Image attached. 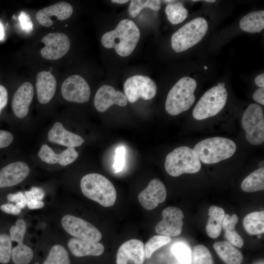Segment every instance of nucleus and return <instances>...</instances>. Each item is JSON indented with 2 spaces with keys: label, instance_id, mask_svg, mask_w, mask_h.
Here are the masks:
<instances>
[{
  "label": "nucleus",
  "instance_id": "obj_1",
  "mask_svg": "<svg viewBox=\"0 0 264 264\" xmlns=\"http://www.w3.org/2000/svg\"><path fill=\"white\" fill-rule=\"evenodd\" d=\"M140 37L136 24L129 19L121 20L115 29L105 33L101 43L106 48H113L121 57L129 56L135 49Z\"/></svg>",
  "mask_w": 264,
  "mask_h": 264
},
{
  "label": "nucleus",
  "instance_id": "obj_2",
  "mask_svg": "<svg viewBox=\"0 0 264 264\" xmlns=\"http://www.w3.org/2000/svg\"><path fill=\"white\" fill-rule=\"evenodd\" d=\"M80 187L85 196L104 207L114 205L116 191L112 183L106 177L97 173L84 176L81 180Z\"/></svg>",
  "mask_w": 264,
  "mask_h": 264
},
{
  "label": "nucleus",
  "instance_id": "obj_3",
  "mask_svg": "<svg viewBox=\"0 0 264 264\" xmlns=\"http://www.w3.org/2000/svg\"><path fill=\"white\" fill-rule=\"evenodd\" d=\"M193 150L199 160L204 164H211L231 157L236 152V145L230 139L217 136L200 141Z\"/></svg>",
  "mask_w": 264,
  "mask_h": 264
},
{
  "label": "nucleus",
  "instance_id": "obj_4",
  "mask_svg": "<svg viewBox=\"0 0 264 264\" xmlns=\"http://www.w3.org/2000/svg\"><path fill=\"white\" fill-rule=\"evenodd\" d=\"M197 87L196 80L186 76L181 78L169 91L166 100L165 109L172 115H176L189 110L195 101L194 92Z\"/></svg>",
  "mask_w": 264,
  "mask_h": 264
},
{
  "label": "nucleus",
  "instance_id": "obj_5",
  "mask_svg": "<svg viewBox=\"0 0 264 264\" xmlns=\"http://www.w3.org/2000/svg\"><path fill=\"white\" fill-rule=\"evenodd\" d=\"M165 169L170 176L176 177L183 174H195L201 168L200 160L195 151L186 146L174 149L166 157Z\"/></svg>",
  "mask_w": 264,
  "mask_h": 264
},
{
  "label": "nucleus",
  "instance_id": "obj_6",
  "mask_svg": "<svg viewBox=\"0 0 264 264\" xmlns=\"http://www.w3.org/2000/svg\"><path fill=\"white\" fill-rule=\"evenodd\" d=\"M206 20L201 17L197 18L187 22L171 37V46L176 52L184 51L199 43L204 37L208 30Z\"/></svg>",
  "mask_w": 264,
  "mask_h": 264
},
{
  "label": "nucleus",
  "instance_id": "obj_7",
  "mask_svg": "<svg viewBox=\"0 0 264 264\" xmlns=\"http://www.w3.org/2000/svg\"><path fill=\"white\" fill-rule=\"evenodd\" d=\"M224 83H219L207 90L200 98L193 111V116L198 120L215 116L224 107L227 92Z\"/></svg>",
  "mask_w": 264,
  "mask_h": 264
},
{
  "label": "nucleus",
  "instance_id": "obj_8",
  "mask_svg": "<svg viewBox=\"0 0 264 264\" xmlns=\"http://www.w3.org/2000/svg\"><path fill=\"white\" fill-rule=\"evenodd\" d=\"M242 125L245 132L246 140L253 145L264 141V115L262 108L257 104H250L243 113Z\"/></svg>",
  "mask_w": 264,
  "mask_h": 264
},
{
  "label": "nucleus",
  "instance_id": "obj_9",
  "mask_svg": "<svg viewBox=\"0 0 264 264\" xmlns=\"http://www.w3.org/2000/svg\"><path fill=\"white\" fill-rule=\"evenodd\" d=\"M157 87L150 77L140 75L129 77L124 84V91L127 100L136 102L139 98L148 100L156 94Z\"/></svg>",
  "mask_w": 264,
  "mask_h": 264
},
{
  "label": "nucleus",
  "instance_id": "obj_10",
  "mask_svg": "<svg viewBox=\"0 0 264 264\" xmlns=\"http://www.w3.org/2000/svg\"><path fill=\"white\" fill-rule=\"evenodd\" d=\"M64 230L76 238L94 242L102 239L99 230L90 223L70 215H65L61 220Z\"/></svg>",
  "mask_w": 264,
  "mask_h": 264
},
{
  "label": "nucleus",
  "instance_id": "obj_11",
  "mask_svg": "<svg viewBox=\"0 0 264 264\" xmlns=\"http://www.w3.org/2000/svg\"><path fill=\"white\" fill-rule=\"evenodd\" d=\"M61 94L67 101L83 103L89 101L90 88L82 76L73 75L66 78L63 82Z\"/></svg>",
  "mask_w": 264,
  "mask_h": 264
},
{
  "label": "nucleus",
  "instance_id": "obj_12",
  "mask_svg": "<svg viewBox=\"0 0 264 264\" xmlns=\"http://www.w3.org/2000/svg\"><path fill=\"white\" fill-rule=\"evenodd\" d=\"M44 46L41 50V56L48 60H56L65 56L70 47L68 36L63 33H50L41 40Z\"/></svg>",
  "mask_w": 264,
  "mask_h": 264
},
{
  "label": "nucleus",
  "instance_id": "obj_13",
  "mask_svg": "<svg viewBox=\"0 0 264 264\" xmlns=\"http://www.w3.org/2000/svg\"><path fill=\"white\" fill-rule=\"evenodd\" d=\"M162 220L155 226L156 233L168 237L177 236L181 233L184 215L181 209L168 207L162 211Z\"/></svg>",
  "mask_w": 264,
  "mask_h": 264
},
{
  "label": "nucleus",
  "instance_id": "obj_14",
  "mask_svg": "<svg viewBox=\"0 0 264 264\" xmlns=\"http://www.w3.org/2000/svg\"><path fill=\"white\" fill-rule=\"evenodd\" d=\"M127 102L122 92L108 85H103L97 90L94 99L95 108L101 112H105L113 105L124 107Z\"/></svg>",
  "mask_w": 264,
  "mask_h": 264
},
{
  "label": "nucleus",
  "instance_id": "obj_15",
  "mask_svg": "<svg viewBox=\"0 0 264 264\" xmlns=\"http://www.w3.org/2000/svg\"><path fill=\"white\" fill-rule=\"evenodd\" d=\"M167 197V192L163 183L157 178L151 180L147 187L138 196V199L142 206L151 210L163 202Z\"/></svg>",
  "mask_w": 264,
  "mask_h": 264
},
{
  "label": "nucleus",
  "instance_id": "obj_16",
  "mask_svg": "<svg viewBox=\"0 0 264 264\" xmlns=\"http://www.w3.org/2000/svg\"><path fill=\"white\" fill-rule=\"evenodd\" d=\"M145 257L143 242L131 239L119 247L116 254V264H143Z\"/></svg>",
  "mask_w": 264,
  "mask_h": 264
},
{
  "label": "nucleus",
  "instance_id": "obj_17",
  "mask_svg": "<svg viewBox=\"0 0 264 264\" xmlns=\"http://www.w3.org/2000/svg\"><path fill=\"white\" fill-rule=\"evenodd\" d=\"M73 11V7L69 3L60 1L38 11L36 19L41 25L49 27L54 23L53 17H56V20L64 21L72 15Z\"/></svg>",
  "mask_w": 264,
  "mask_h": 264
},
{
  "label": "nucleus",
  "instance_id": "obj_18",
  "mask_svg": "<svg viewBox=\"0 0 264 264\" xmlns=\"http://www.w3.org/2000/svg\"><path fill=\"white\" fill-rule=\"evenodd\" d=\"M30 169L22 161L10 162L0 169V188L12 187L22 181L28 176Z\"/></svg>",
  "mask_w": 264,
  "mask_h": 264
},
{
  "label": "nucleus",
  "instance_id": "obj_19",
  "mask_svg": "<svg viewBox=\"0 0 264 264\" xmlns=\"http://www.w3.org/2000/svg\"><path fill=\"white\" fill-rule=\"evenodd\" d=\"M33 95V87L29 82L23 83L17 89L11 102L12 110L16 117L23 118L27 115Z\"/></svg>",
  "mask_w": 264,
  "mask_h": 264
},
{
  "label": "nucleus",
  "instance_id": "obj_20",
  "mask_svg": "<svg viewBox=\"0 0 264 264\" xmlns=\"http://www.w3.org/2000/svg\"><path fill=\"white\" fill-rule=\"evenodd\" d=\"M47 138L51 143L67 148L80 146L85 141L81 136L66 130L59 122L55 123L50 129L48 132Z\"/></svg>",
  "mask_w": 264,
  "mask_h": 264
},
{
  "label": "nucleus",
  "instance_id": "obj_21",
  "mask_svg": "<svg viewBox=\"0 0 264 264\" xmlns=\"http://www.w3.org/2000/svg\"><path fill=\"white\" fill-rule=\"evenodd\" d=\"M38 155L42 161L48 164L58 163L65 166L74 162L79 154L73 147H68L62 153L56 154L47 145L44 144L38 153Z\"/></svg>",
  "mask_w": 264,
  "mask_h": 264
},
{
  "label": "nucleus",
  "instance_id": "obj_22",
  "mask_svg": "<svg viewBox=\"0 0 264 264\" xmlns=\"http://www.w3.org/2000/svg\"><path fill=\"white\" fill-rule=\"evenodd\" d=\"M56 87V79L51 73L47 71L39 72L36 76V88L40 103H48L54 96Z\"/></svg>",
  "mask_w": 264,
  "mask_h": 264
},
{
  "label": "nucleus",
  "instance_id": "obj_23",
  "mask_svg": "<svg viewBox=\"0 0 264 264\" xmlns=\"http://www.w3.org/2000/svg\"><path fill=\"white\" fill-rule=\"evenodd\" d=\"M70 252L75 257L97 256L104 251V245L98 242H90L76 238H71L67 242Z\"/></svg>",
  "mask_w": 264,
  "mask_h": 264
},
{
  "label": "nucleus",
  "instance_id": "obj_24",
  "mask_svg": "<svg viewBox=\"0 0 264 264\" xmlns=\"http://www.w3.org/2000/svg\"><path fill=\"white\" fill-rule=\"evenodd\" d=\"M213 248L226 264H241L243 261L242 252L228 241L217 242Z\"/></svg>",
  "mask_w": 264,
  "mask_h": 264
},
{
  "label": "nucleus",
  "instance_id": "obj_25",
  "mask_svg": "<svg viewBox=\"0 0 264 264\" xmlns=\"http://www.w3.org/2000/svg\"><path fill=\"white\" fill-rule=\"evenodd\" d=\"M208 215L206 231L209 237L215 239L221 233L225 212L223 208L213 205L209 208Z\"/></svg>",
  "mask_w": 264,
  "mask_h": 264
},
{
  "label": "nucleus",
  "instance_id": "obj_26",
  "mask_svg": "<svg viewBox=\"0 0 264 264\" xmlns=\"http://www.w3.org/2000/svg\"><path fill=\"white\" fill-rule=\"evenodd\" d=\"M240 26L247 32H261L264 28V11H255L246 14L240 20Z\"/></svg>",
  "mask_w": 264,
  "mask_h": 264
},
{
  "label": "nucleus",
  "instance_id": "obj_27",
  "mask_svg": "<svg viewBox=\"0 0 264 264\" xmlns=\"http://www.w3.org/2000/svg\"><path fill=\"white\" fill-rule=\"evenodd\" d=\"M238 220V217L235 214L231 217L229 214H225L222 227L224 231V235L227 241L235 246L241 248L244 244L243 240L235 229Z\"/></svg>",
  "mask_w": 264,
  "mask_h": 264
},
{
  "label": "nucleus",
  "instance_id": "obj_28",
  "mask_svg": "<svg viewBox=\"0 0 264 264\" xmlns=\"http://www.w3.org/2000/svg\"><path fill=\"white\" fill-rule=\"evenodd\" d=\"M243 225L245 231L252 235H257L264 232V211L250 213L244 217Z\"/></svg>",
  "mask_w": 264,
  "mask_h": 264
},
{
  "label": "nucleus",
  "instance_id": "obj_29",
  "mask_svg": "<svg viewBox=\"0 0 264 264\" xmlns=\"http://www.w3.org/2000/svg\"><path fill=\"white\" fill-rule=\"evenodd\" d=\"M241 189L246 192L264 189V168H260L249 174L242 182Z\"/></svg>",
  "mask_w": 264,
  "mask_h": 264
},
{
  "label": "nucleus",
  "instance_id": "obj_30",
  "mask_svg": "<svg viewBox=\"0 0 264 264\" xmlns=\"http://www.w3.org/2000/svg\"><path fill=\"white\" fill-rule=\"evenodd\" d=\"M43 264H70L68 252L61 245H54Z\"/></svg>",
  "mask_w": 264,
  "mask_h": 264
},
{
  "label": "nucleus",
  "instance_id": "obj_31",
  "mask_svg": "<svg viewBox=\"0 0 264 264\" xmlns=\"http://www.w3.org/2000/svg\"><path fill=\"white\" fill-rule=\"evenodd\" d=\"M165 13L169 21L173 24L182 22L188 16V10L182 2L169 4L165 8Z\"/></svg>",
  "mask_w": 264,
  "mask_h": 264
},
{
  "label": "nucleus",
  "instance_id": "obj_32",
  "mask_svg": "<svg viewBox=\"0 0 264 264\" xmlns=\"http://www.w3.org/2000/svg\"><path fill=\"white\" fill-rule=\"evenodd\" d=\"M145 8H150L154 11H158L161 8V1L159 0H132L129 7V13L132 17H136Z\"/></svg>",
  "mask_w": 264,
  "mask_h": 264
},
{
  "label": "nucleus",
  "instance_id": "obj_33",
  "mask_svg": "<svg viewBox=\"0 0 264 264\" xmlns=\"http://www.w3.org/2000/svg\"><path fill=\"white\" fill-rule=\"evenodd\" d=\"M11 257L15 264H28L33 258V252L29 247L21 243L13 248Z\"/></svg>",
  "mask_w": 264,
  "mask_h": 264
},
{
  "label": "nucleus",
  "instance_id": "obj_34",
  "mask_svg": "<svg viewBox=\"0 0 264 264\" xmlns=\"http://www.w3.org/2000/svg\"><path fill=\"white\" fill-rule=\"evenodd\" d=\"M174 256L180 264H191L192 253L189 247L183 242H177L171 248Z\"/></svg>",
  "mask_w": 264,
  "mask_h": 264
},
{
  "label": "nucleus",
  "instance_id": "obj_35",
  "mask_svg": "<svg viewBox=\"0 0 264 264\" xmlns=\"http://www.w3.org/2000/svg\"><path fill=\"white\" fill-rule=\"evenodd\" d=\"M192 260L193 264H214L210 251L202 244H198L194 247Z\"/></svg>",
  "mask_w": 264,
  "mask_h": 264
},
{
  "label": "nucleus",
  "instance_id": "obj_36",
  "mask_svg": "<svg viewBox=\"0 0 264 264\" xmlns=\"http://www.w3.org/2000/svg\"><path fill=\"white\" fill-rule=\"evenodd\" d=\"M171 241L170 237L163 235H155L150 238L144 246L145 257L149 258L153 253L158 248Z\"/></svg>",
  "mask_w": 264,
  "mask_h": 264
},
{
  "label": "nucleus",
  "instance_id": "obj_37",
  "mask_svg": "<svg viewBox=\"0 0 264 264\" xmlns=\"http://www.w3.org/2000/svg\"><path fill=\"white\" fill-rule=\"evenodd\" d=\"M10 237L5 234H0V263L7 264L12 252V242Z\"/></svg>",
  "mask_w": 264,
  "mask_h": 264
},
{
  "label": "nucleus",
  "instance_id": "obj_38",
  "mask_svg": "<svg viewBox=\"0 0 264 264\" xmlns=\"http://www.w3.org/2000/svg\"><path fill=\"white\" fill-rule=\"evenodd\" d=\"M26 224L22 219H19L16 225L12 226L10 229V237L11 241H15L19 243H22L25 233Z\"/></svg>",
  "mask_w": 264,
  "mask_h": 264
},
{
  "label": "nucleus",
  "instance_id": "obj_39",
  "mask_svg": "<svg viewBox=\"0 0 264 264\" xmlns=\"http://www.w3.org/2000/svg\"><path fill=\"white\" fill-rule=\"evenodd\" d=\"M126 149L123 146L118 147L115 150L114 161L113 164V169L114 173L121 171L125 164Z\"/></svg>",
  "mask_w": 264,
  "mask_h": 264
},
{
  "label": "nucleus",
  "instance_id": "obj_40",
  "mask_svg": "<svg viewBox=\"0 0 264 264\" xmlns=\"http://www.w3.org/2000/svg\"><path fill=\"white\" fill-rule=\"evenodd\" d=\"M7 199L9 201L16 202L15 205L21 209L26 205L25 195L21 192L16 194H9L7 196Z\"/></svg>",
  "mask_w": 264,
  "mask_h": 264
},
{
  "label": "nucleus",
  "instance_id": "obj_41",
  "mask_svg": "<svg viewBox=\"0 0 264 264\" xmlns=\"http://www.w3.org/2000/svg\"><path fill=\"white\" fill-rule=\"evenodd\" d=\"M19 19L23 30L27 32L32 30L33 24L29 15L22 11L19 16Z\"/></svg>",
  "mask_w": 264,
  "mask_h": 264
},
{
  "label": "nucleus",
  "instance_id": "obj_42",
  "mask_svg": "<svg viewBox=\"0 0 264 264\" xmlns=\"http://www.w3.org/2000/svg\"><path fill=\"white\" fill-rule=\"evenodd\" d=\"M8 100V94L7 89L3 86L0 85V116L7 104Z\"/></svg>",
  "mask_w": 264,
  "mask_h": 264
},
{
  "label": "nucleus",
  "instance_id": "obj_43",
  "mask_svg": "<svg viewBox=\"0 0 264 264\" xmlns=\"http://www.w3.org/2000/svg\"><path fill=\"white\" fill-rule=\"evenodd\" d=\"M0 209L6 213L15 215H19L21 212V209L20 208L12 203L1 205Z\"/></svg>",
  "mask_w": 264,
  "mask_h": 264
},
{
  "label": "nucleus",
  "instance_id": "obj_44",
  "mask_svg": "<svg viewBox=\"0 0 264 264\" xmlns=\"http://www.w3.org/2000/svg\"><path fill=\"white\" fill-rule=\"evenodd\" d=\"M253 99L256 102L264 105V88H261L257 89L253 94Z\"/></svg>",
  "mask_w": 264,
  "mask_h": 264
},
{
  "label": "nucleus",
  "instance_id": "obj_45",
  "mask_svg": "<svg viewBox=\"0 0 264 264\" xmlns=\"http://www.w3.org/2000/svg\"><path fill=\"white\" fill-rule=\"evenodd\" d=\"M26 205L30 209H36L43 208L44 206V203L42 200L31 199L26 200Z\"/></svg>",
  "mask_w": 264,
  "mask_h": 264
},
{
  "label": "nucleus",
  "instance_id": "obj_46",
  "mask_svg": "<svg viewBox=\"0 0 264 264\" xmlns=\"http://www.w3.org/2000/svg\"><path fill=\"white\" fill-rule=\"evenodd\" d=\"M29 191L37 200H42L44 198V192L42 188L33 187Z\"/></svg>",
  "mask_w": 264,
  "mask_h": 264
},
{
  "label": "nucleus",
  "instance_id": "obj_47",
  "mask_svg": "<svg viewBox=\"0 0 264 264\" xmlns=\"http://www.w3.org/2000/svg\"><path fill=\"white\" fill-rule=\"evenodd\" d=\"M255 83L260 88L264 87V73H261L255 78Z\"/></svg>",
  "mask_w": 264,
  "mask_h": 264
},
{
  "label": "nucleus",
  "instance_id": "obj_48",
  "mask_svg": "<svg viewBox=\"0 0 264 264\" xmlns=\"http://www.w3.org/2000/svg\"><path fill=\"white\" fill-rule=\"evenodd\" d=\"M4 37V31L2 24L0 22V41H1Z\"/></svg>",
  "mask_w": 264,
  "mask_h": 264
},
{
  "label": "nucleus",
  "instance_id": "obj_49",
  "mask_svg": "<svg viewBox=\"0 0 264 264\" xmlns=\"http://www.w3.org/2000/svg\"><path fill=\"white\" fill-rule=\"evenodd\" d=\"M129 1L128 0H112L111 2L119 3V4H124L127 3Z\"/></svg>",
  "mask_w": 264,
  "mask_h": 264
},
{
  "label": "nucleus",
  "instance_id": "obj_50",
  "mask_svg": "<svg viewBox=\"0 0 264 264\" xmlns=\"http://www.w3.org/2000/svg\"><path fill=\"white\" fill-rule=\"evenodd\" d=\"M163 2H166V3H172V2H175V0H163Z\"/></svg>",
  "mask_w": 264,
  "mask_h": 264
},
{
  "label": "nucleus",
  "instance_id": "obj_51",
  "mask_svg": "<svg viewBox=\"0 0 264 264\" xmlns=\"http://www.w3.org/2000/svg\"><path fill=\"white\" fill-rule=\"evenodd\" d=\"M259 166L261 168H263V166H264V161H261V162L259 163Z\"/></svg>",
  "mask_w": 264,
  "mask_h": 264
},
{
  "label": "nucleus",
  "instance_id": "obj_52",
  "mask_svg": "<svg viewBox=\"0 0 264 264\" xmlns=\"http://www.w3.org/2000/svg\"><path fill=\"white\" fill-rule=\"evenodd\" d=\"M204 1L207 2H214L216 1L215 0H204Z\"/></svg>",
  "mask_w": 264,
  "mask_h": 264
},
{
  "label": "nucleus",
  "instance_id": "obj_53",
  "mask_svg": "<svg viewBox=\"0 0 264 264\" xmlns=\"http://www.w3.org/2000/svg\"><path fill=\"white\" fill-rule=\"evenodd\" d=\"M207 68V66H204V69H206Z\"/></svg>",
  "mask_w": 264,
  "mask_h": 264
},
{
  "label": "nucleus",
  "instance_id": "obj_54",
  "mask_svg": "<svg viewBox=\"0 0 264 264\" xmlns=\"http://www.w3.org/2000/svg\"><path fill=\"white\" fill-rule=\"evenodd\" d=\"M263 264V263H261V264Z\"/></svg>",
  "mask_w": 264,
  "mask_h": 264
}]
</instances>
